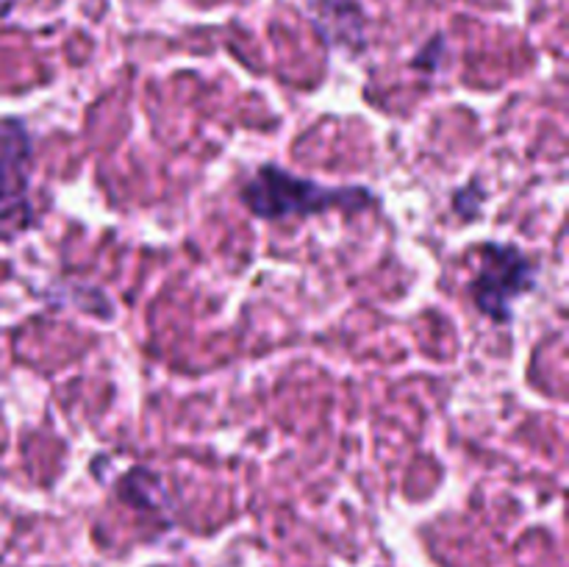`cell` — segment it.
<instances>
[{
  "mask_svg": "<svg viewBox=\"0 0 569 567\" xmlns=\"http://www.w3.org/2000/svg\"><path fill=\"white\" fill-rule=\"evenodd\" d=\"M31 137L20 120H0V209L22 203L31 170Z\"/></svg>",
  "mask_w": 569,
  "mask_h": 567,
  "instance_id": "obj_3",
  "label": "cell"
},
{
  "mask_svg": "<svg viewBox=\"0 0 569 567\" xmlns=\"http://www.w3.org/2000/svg\"><path fill=\"white\" fill-rule=\"evenodd\" d=\"M537 267L511 245H483L478 272L470 284L478 309L495 322L511 320V306L520 295L533 289Z\"/></svg>",
  "mask_w": 569,
  "mask_h": 567,
  "instance_id": "obj_2",
  "label": "cell"
},
{
  "mask_svg": "<svg viewBox=\"0 0 569 567\" xmlns=\"http://www.w3.org/2000/svg\"><path fill=\"white\" fill-rule=\"evenodd\" d=\"M242 200L253 215L278 220L289 215H315L333 206H365V189H328L309 178H298L278 167H261L242 189Z\"/></svg>",
  "mask_w": 569,
  "mask_h": 567,
  "instance_id": "obj_1",
  "label": "cell"
}]
</instances>
